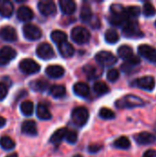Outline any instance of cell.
<instances>
[{
    "instance_id": "obj_1",
    "label": "cell",
    "mask_w": 156,
    "mask_h": 157,
    "mask_svg": "<svg viewBox=\"0 0 156 157\" xmlns=\"http://www.w3.org/2000/svg\"><path fill=\"white\" fill-rule=\"evenodd\" d=\"M116 108L123 109H133L138 107L144 106V101L141 98L135 95H127L120 99H118L115 103Z\"/></svg>"
},
{
    "instance_id": "obj_2",
    "label": "cell",
    "mask_w": 156,
    "mask_h": 157,
    "mask_svg": "<svg viewBox=\"0 0 156 157\" xmlns=\"http://www.w3.org/2000/svg\"><path fill=\"white\" fill-rule=\"evenodd\" d=\"M73 122L77 125L78 127H83L86 124L88 118H89V113L86 108L85 107H77L73 109L72 115H71Z\"/></svg>"
},
{
    "instance_id": "obj_3",
    "label": "cell",
    "mask_w": 156,
    "mask_h": 157,
    "mask_svg": "<svg viewBox=\"0 0 156 157\" xmlns=\"http://www.w3.org/2000/svg\"><path fill=\"white\" fill-rule=\"evenodd\" d=\"M90 36H91L90 32L86 28L81 26H77L74 28L71 31L72 40L79 45L86 44V42H88L90 40Z\"/></svg>"
},
{
    "instance_id": "obj_4",
    "label": "cell",
    "mask_w": 156,
    "mask_h": 157,
    "mask_svg": "<svg viewBox=\"0 0 156 157\" xmlns=\"http://www.w3.org/2000/svg\"><path fill=\"white\" fill-rule=\"evenodd\" d=\"M122 33L127 38H143L144 35L135 20H129L122 27Z\"/></svg>"
},
{
    "instance_id": "obj_5",
    "label": "cell",
    "mask_w": 156,
    "mask_h": 157,
    "mask_svg": "<svg viewBox=\"0 0 156 157\" xmlns=\"http://www.w3.org/2000/svg\"><path fill=\"white\" fill-rule=\"evenodd\" d=\"M95 58H96L97 63L100 66H103V67L112 66V65H114L118 62L117 57L113 53H111L110 52H108V51H101V52H99L98 53L96 54Z\"/></svg>"
},
{
    "instance_id": "obj_6",
    "label": "cell",
    "mask_w": 156,
    "mask_h": 157,
    "mask_svg": "<svg viewBox=\"0 0 156 157\" xmlns=\"http://www.w3.org/2000/svg\"><path fill=\"white\" fill-rule=\"evenodd\" d=\"M18 67L20 69V71L26 75H33L38 73L40 70V64L35 62L32 59L29 58H26L20 61Z\"/></svg>"
},
{
    "instance_id": "obj_7",
    "label": "cell",
    "mask_w": 156,
    "mask_h": 157,
    "mask_svg": "<svg viewBox=\"0 0 156 157\" xmlns=\"http://www.w3.org/2000/svg\"><path fill=\"white\" fill-rule=\"evenodd\" d=\"M131 86H136V87L143 89V90L153 91L154 86H155V80L153 76L146 75V76H143V77L135 79L131 83Z\"/></svg>"
},
{
    "instance_id": "obj_8",
    "label": "cell",
    "mask_w": 156,
    "mask_h": 157,
    "mask_svg": "<svg viewBox=\"0 0 156 157\" xmlns=\"http://www.w3.org/2000/svg\"><path fill=\"white\" fill-rule=\"evenodd\" d=\"M22 31L24 37L29 40H37L41 37V30L33 24H26L23 27Z\"/></svg>"
},
{
    "instance_id": "obj_9",
    "label": "cell",
    "mask_w": 156,
    "mask_h": 157,
    "mask_svg": "<svg viewBox=\"0 0 156 157\" xmlns=\"http://www.w3.org/2000/svg\"><path fill=\"white\" fill-rule=\"evenodd\" d=\"M138 52L142 57H143L150 63H156V49L154 47L147 44H142L138 47Z\"/></svg>"
},
{
    "instance_id": "obj_10",
    "label": "cell",
    "mask_w": 156,
    "mask_h": 157,
    "mask_svg": "<svg viewBox=\"0 0 156 157\" xmlns=\"http://www.w3.org/2000/svg\"><path fill=\"white\" fill-rule=\"evenodd\" d=\"M36 53L40 59H43V60H50L52 57H54V51L52 47L47 42L40 43L37 47Z\"/></svg>"
},
{
    "instance_id": "obj_11",
    "label": "cell",
    "mask_w": 156,
    "mask_h": 157,
    "mask_svg": "<svg viewBox=\"0 0 156 157\" xmlns=\"http://www.w3.org/2000/svg\"><path fill=\"white\" fill-rule=\"evenodd\" d=\"M17 56V52L9 47L5 46L0 49V65H6L10 61L15 59Z\"/></svg>"
},
{
    "instance_id": "obj_12",
    "label": "cell",
    "mask_w": 156,
    "mask_h": 157,
    "mask_svg": "<svg viewBox=\"0 0 156 157\" xmlns=\"http://www.w3.org/2000/svg\"><path fill=\"white\" fill-rule=\"evenodd\" d=\"M83 71H84V74L86 75V76L87 77V79H89V80H96V79L99 78L103 74V70L101 67L96 66L93 64L85 65V67L83 68Z\"/></svg>"
},
{
    "instance_id": "obj_13",
    "label": "cell",
    "mask_w": 156,
    "mask_h": 157,
    "mask_svg": "<svg viewBox=\"0 0 156 157\" xmlns=\"http://www.w3.org/2000/svg\"><path fill=\"white\" fill-rule=\"evenodd\" d=\"M38 8L43 16H53L57 9L54 2L52 1H40L38 4Z\"/></svg>"
},
{
    "instance_id": "obj_14",
    "label": "cell",
    "mask_w": 156,
    "mask_h": 157,
    "mask_svg": "<svg viewBox=\"0 0 156 157\" xmlns=\"http://www.w3.org/2000/svg\"><path fill=\"white\" fill-rule=\"evenodd\" d=\"M0 38L5 41L13 42V41L17 40V34L14 28H12L10 26H6L0 29Z\"/></svg>"
},
{
    "instance_id": "obj_15",
    "label": "cell",
    "mask_w": 156,
    "mask_h": 157,
    "mask_svg": "<svg viewBox=\"0 0 156 157\" xmlns=\"http://www.w3.org/2000/svg\"><path fill=\"white\" fill-rule=\"evenodd\" d=\"M134 139L138 144H142V145L151 144L155 143L156 141L155 136L150 132H143L136 134L134 136Z\"/></svg>"
},
{
    "instance_id": "obj_16",
    "label": "cell",
    "mask_w": 156,
    "mask_h": 157,
    "mask_svg": "<svg viewBox=\"0 0 156 157\" xmlns=\"http://www.w3.org/2000/svg\"><path fill=\"white\" fill-rule=\"evenodd\" d=\"M45 72L49 77L53 78V79H58V78H61L62 76H63L65 71L63 66L58 65V64H53V65H49L46 68Z\"/></svg>"
},
{
    "instance_id": "obj_17",
    "label": "cell",
    "mask_w": 156,
    "mask_h": 157,
    "mask_svg": "<svg viewBox=\"0 0 156 157\" xmlns=\"http://www.w3.org/2000/svg\"><path fill=\"white\" fill-rule=\"evenodd\" d=\"M17 18H18L20 21L28 22V21H30V20L33 18L34 14H33V11H32L29 6H21L17 9Z\"/></svg>"
},
{
    "instance_id": "obj_18",
    "label": "cell",
    "mask_w": 156,
    "mask_h": 157,
    "mask_svg": "<svg viewBox=\"0 0 156 157\" xmlns=\"http://www.w3.org/2000/svg\"><path fill=\"white\" fill-rule=\"evenodd\" d=\"M21 131L24 134L29 136H36L38 134V129L34 121H26L21 125Z\"/></svg>"
},
{
    "instance_id": "obj_19",
    "label": "cell",
    "mask_w": 156,
    "mask_h": 157,
    "mask_svg": "<svg viewBox=\"0 0 156 157\" xmlns=\"http://www.w3.org/2000/svg\"><path fill=\"white\" fill-rule=\"evenodd\" d=\"M57 46H58L60 54L64 58H70L74 54V49L73 45L71 43H69L68 41H64Z\"/></svg>"
},
{
    "instance_id": "obj_20",
    "label": "cell",
    "mask_w": 156,
    "mask_h": 157,
    "mask_svg": "<svg viewBox=\"0 0 156 157\" xmlns=\"http://www.w3.org/2000/svg\"><path fill=\"white\" fill-rule=\"evenodd\" d=\"M14 12V6L8 0H0V15L4 17H9Z\"/></svg>"
},
{
    "instance_id": "obj_21",
    "label": "cell",
    "mask_w": 156,
    "mask_h": 157,
    "mask_svg": "<svg viewBox=\"0 0 156 157\" xmlns=\"http://www.w3.org/2000/svg\"><path fill=\"white\" fill-rule=\"evenodd\" d=\"M59 6L62 12L65 15H71L76 9V4L72 0H61L59 1Z\"/></svg>"
},
{
    "instance_id": "obj_22",
    "label": "cell",
    "mask_w": 156,
    "mask_h": 157,
    "mask_svg": "<svg viewBox=\"0 0 156 157\" xmlns=\"http://www.w3.org/2000/svg\"><path fill=\"white\" fill-rule=\"evenodd\" d=\"M74 92L76 96L80 98H86L89 96L90 89L87 84L83 82H78L74 86Z\"/></svg>"
},
{
    "instance_id": "obj_23",
    "label": "cell",
    "mask_w": 156,
    "mask_h": 157,
    "mask_svg": "<svg viewBox=\"0 0 156 157\" xmlns=\"http://www.w3.org/2000/svg\"><path fill=\"white\" fill-rule=\"evenodd\" d=\"M68 130L66 128H61V129H58L57 131L54 132V133L51 136L50 138V143L55 144V145H58L59 144H61V142L66 138V135L68 133Z\"/></svg>"
},
{
    "instance_id": "obj_24",
    "label": "cell",
    "mask_w": 156,
    "mask_h": 157,
    "mask_svg": "<svg viewBox=\"0 0 156 157\" xmlns=\"http://www.w3.org/2000/svg\"><path fill=\"white\" fill-rule=\"evenodd\" d=\"M37 116L40 120L42 121H48L51 119V114L49 110V109L47 108V106H45L44 104H39L37 107V110H36Z\"/></svg>"
},
{
    "instance_id": "obj_25",
    "label": "cell",
    "mask_w": 156,
    "mask_h": 157,
    "mask_svg": "<svg viewBox=\"0 0 156 157\" xmlns=\"http://www.w3.org/2000/svg\"><path fill=\"white\" fill-rule=\"evenodd\" d=\"M118 55L120 58L127 61L134 56L132 49L128 45H122L118 49Z\"/></svg>"
},
{
    "instance_id": "obj_26",
    "label": "cell",
    "mask_w": 156,
    "mask_h": 157,
    "mask_svg": "<svg viewBox=\"0 0 156 157\" xmlns=\"http://www.w3.org/2000/svg\"><path fill=\"white\" fill-rule=\"evenodd\" d=\"M93 17H94L93 12H92L90 6L87 5H84L81 8V12H80V17H81L82 21H84L85 23H91Z\"/></svg>"
},
{
    "instance_id": "obj_27",
    "label": "cell",
    "mask_w": 156,
    "mask_h": 157,
    "mask_svg": "<svg viewBox=\"0 0 156 157\" xmlns=\"http://www.w3.org/2000/svg\"><path fill=\"white\" fill-rule=\"evenodd\" d=\"M140 63H141V59H140L138 56L134 55L132 58H131V59L125 61V63L121 65V69H122V71H124V72H129L130 70L133 69L134 67H136V66L139 65Z\"/></svg>"
},
{
    "instance_id": "obj_28",
    "label": "cell",
    "mask_w": 156,
    "mask_h": 157,
    "mask_svg": "<svg viewBox=\"0 0 156 157\" xmlns=\"http://www.w3.org/2000/svg\"><path fill=\"white\" fill-rule=\"evenodd\" d=\"M49 92H50V95L55 98H63L66 94L65 87L63 86H61V85H54V86H51Z\"/></svg>"
},
{
    "instance_id": "obj_29",
    "label": "cell",
    "mask_w": 156,
    "mask_h": 157,
    "mask_svg": "<svg viewBox=\"0 0 156 157\" xmlns=\"http://www.w3.org/2000/svg\"><path fill=\"white\" fill-rule=\"evenodd\" d=\"M51 39L57 45L67 41V35L62 30H54L51 33Z\"/></svg>"
},
{
    "instance_id": "obj_30",
    "label": "cell",
    "mask_w": 156,
    "mask_h": 157,
    "mask_svg": "<svg viewBox=\"0 0 156 157\" xmlns=\"http://www.w3.org/2000/svg\"><path fill=\"white\" fill-rule=\"evenodd\" d=\"M126 17L128 20H134L136 19L141 14V8L137 6H131L126 8Z\"/></svg>"
},
{
    "instance_id": "obj_31",
    "label": "cell",
    "mask_w": 156,
    "mask_h": 157,
    "mask_svg": "<svg viewBox=\"0 0 156 157\" xmlns=\"http://www.w3.org/2000/svg\"><path fill=\"white\" fill-rule=\"evenodd\" d=\"M113 145L114 147L118 148V149H123V150H126V149H129L131 147V142L129 140L128 137L126 136H121L120 138H118L114 143H113Z\"/></svg>"
},
{
    "instance_id": "obj_32",
    "label": "cell",
    "mask_w": 156,
    "mask_h": 157,
    "mask_svg": "<svg viewBox=\"0 0 156 157\" xmlns=\"http://www.w3.org/2000/svg\"><path fill=\"white\" fill-rule=\"evenodd\" d=\"M105 40L108 43L114 44L120 40V35L115 29H109L105 33Z\"/></svg>"
},
{
    "instance_id": "obj_33",
    "label": "cell",
    "mask_w": 156,
    "mask_h": 157,
    "mask_svg": "<svg viewBox=\"0 0 156 157\" xmlns=\"http://www.w3.org/2000/svg\"><path fill=\"white\" fill-rule=\"evenodd\" d=\"M30 87L35 90V91H38V92H43L45 91L48 86H49V84L48 82H46L45 80H35L33 82L30 83Z\"/></svg>"
},
{
    "instance_id": "obj_34",
    "label": "cell",
    "mask_w": 156,
    "mask_h": 157,
    "mask_svg": "<svg viewBox=\"0 0 156 157\" xmlns=\"http://www.w3.org/2000/svg\"><path fill=\"white\" fill-rule=\"evenodd\" d=\"M15 142L9 136H2L0 138V146L6 151L12 150L15 148Z\"/></svg>"
},
{
    "instance_id": "obj_35",
    "label": "cell",
    "mask_w": 156,
    "mask_h": 157,
    "mask_svg": "<svg viewBox=\"0 0 156 157\" xmlns=\"http://www.w3.org/2000/svg\"><path fill=\"white\" fill-rule=\"evenodd\" d=\"M33 109H34V106H33V103L31 101H24L21 103L20 105V110H21V113L26 116V117H29V116H31L32 113H33Z\"/></svg>"
},
{
    "instance_id": "obj_36",
    "label": "cell",
    "mask_w": 156,
    "mask_h": 157,
    "mask_svg": "<svg viewBox=\"0 0 156 157\" xmlns=\"http://www.w3.org/2000/svg\"><path fill=\"white\" fill-rule=\"evenodd\" d=\"M93 88L97 95H105L109 92V87L104 82H96L93 86Z\"/></svg>"
},
{
    "instance_id": "obj_37",
    "label": "cell",
    "mask_w": 156,
    "mask_h": 157,
    "mask_svg": "<svg viewBox=\"0 0 156 157\" xmlns=\"http://www.w3.org/2000/svg\"><path fill=\"white\" fill-rule=\"evenodd\" d=\"M143 13L145 17H154L156 14L155 7L153 6V4L147 2L143 6Z\"/></svg>"
},
{
    "instance_id": "obj_38",
    "label": "cell",
    "mask_w": 156,
    "mask_h": 157,
    "mask_svg": "<svg viewBox=\"0 0 156 157\" xmlns=\"http://www.w3.org/2000/svg\"><path fill=\"white\" fill-rule=\"evenodd\" d=\"M99 117L104 120H113L115 118V113L108 108H102L99 110Z\"/></svg>"
},
{
    "instance_id": "obj_39",
    "label": "cell",
    "mask_w": 156,
    "mask_h": 157,
    "mask_svg": "<svg viewBox=\"0 0 156 157\" xmlns=\"http://www.w3.org/2000/svg\"><path fill=\"white\" fill-rule=\"evenodd\" d=\"M107 78L110 82H116L120 78V73L117 69H110L107 74Z\"/></svg>"
},
{
    "instance_id": "obj_40",
    "label": "cell",
    "mask_w": 156,
    "mask_h": 157,
    "mask_svg": "<svg viewBox=\"0 0 156 157\" xmlns=\"http://www.w3.org/2000/svg\"><path fill=\"white\" fill-rule=\"evenodd\" d=\"M78 139V134L76 132L74 131H69L67 135H66V141L71 144H74L77 142Z\"/></svg>"
},
{
    "instance_id": "obj_41",
    "label": "cell",
    "mask_w": 156,
    "mask_h": 157,
    "mask_svg": "<svg viewBox=\"0 0 156 157\" xmlns=\"http://www.w3.org/2000/svg\"><path fill=\"white\" fill-rule=\"evenodd\" d=\"M7 95V86L4 83H0V100L6 98Z\"/></svg>"
},
{
    "instance_id": "obj_42",
    "label": "cell",
    "mask_w": 156,
    "mask_h": 157,
    "mask_svg": "<svg viewBox=\"0 0 156 157\" xmlns=\"http://www.w3.org/2000/svg\"><path fill=\"white\" fill-rule=\"evenodd\" d=\"M101 149H102V145H101V144H91V145H89V147H88V151H89L91 154H96V153L99 152Z\"/></svg>"
},
{
    "instance_id": "obj_43",
    "label": "cell",
    "mask_w": 156,
    "mask_h": 157,
    "mask_svg": "<svg viewBox=\"0 0 156 157\" xmlns=\"http://www.w3.org/2000/svg\"><path fill=\"white\" fill-rule=\"evenodd\" d=\"M143 157H156V150L151 149V150L146 151V152L143 154Z\"/></svg>"
},
{
    "instance_id": "obj_44",
    "label": "cell",
    "mask_w": 156,
    "mask_h": 157,
    "mask_svg": "<svg viewBox=\"0 0 156 157\" xmlns=\"http://www.w3.org/2000/svg\"><path fill=\"white\" fill-rule=\"evenodd\" d=\"M6 119L0 116V128L4 127V126L6 125Z\"/></svg>"
},
{
    "instance_id": "obj_45",
    "label": "cell",
    "mask_w": 156,
    "mask_h": 157,
    "mask_svg": "<svg viewBox=\"0 0 156 157\" xmlns=\"http://www.w3.org/2000/svg\"><path fill=\"white\" fill-rule=\"evenodd\" d=\"M6 157H17V154H12V155H8V156Z\"/></svg>"
},
{
    "instance_id": "obj_46",
    "label": "cell",
    "mask_w": 156,
    "mask_h": 157,
    "mask_svg": "<svg viewBox=\"0 0 156 157\" xmlns=\"http://www.w3.org/2000/svg\"><path fill=\"white\" fill-rule=\"evenodd\" d=\"M74 157H82L81 155H74Z\"/></svg>"
},
{
    "instance_id": "obj_47",
    "label": "cell",
    "mask_w": 156,
    "mask_h": 157,
    "mask_svg": "<svg viewBox=\"0 0 156 157\" xmlns=\"http://www.w3.org/2000/svg\"><path fill=\"white\" fill-rule=\"evenodd\" d=\"M155 26H156V21H155Z\"/></svg>"
}]
</instances>
